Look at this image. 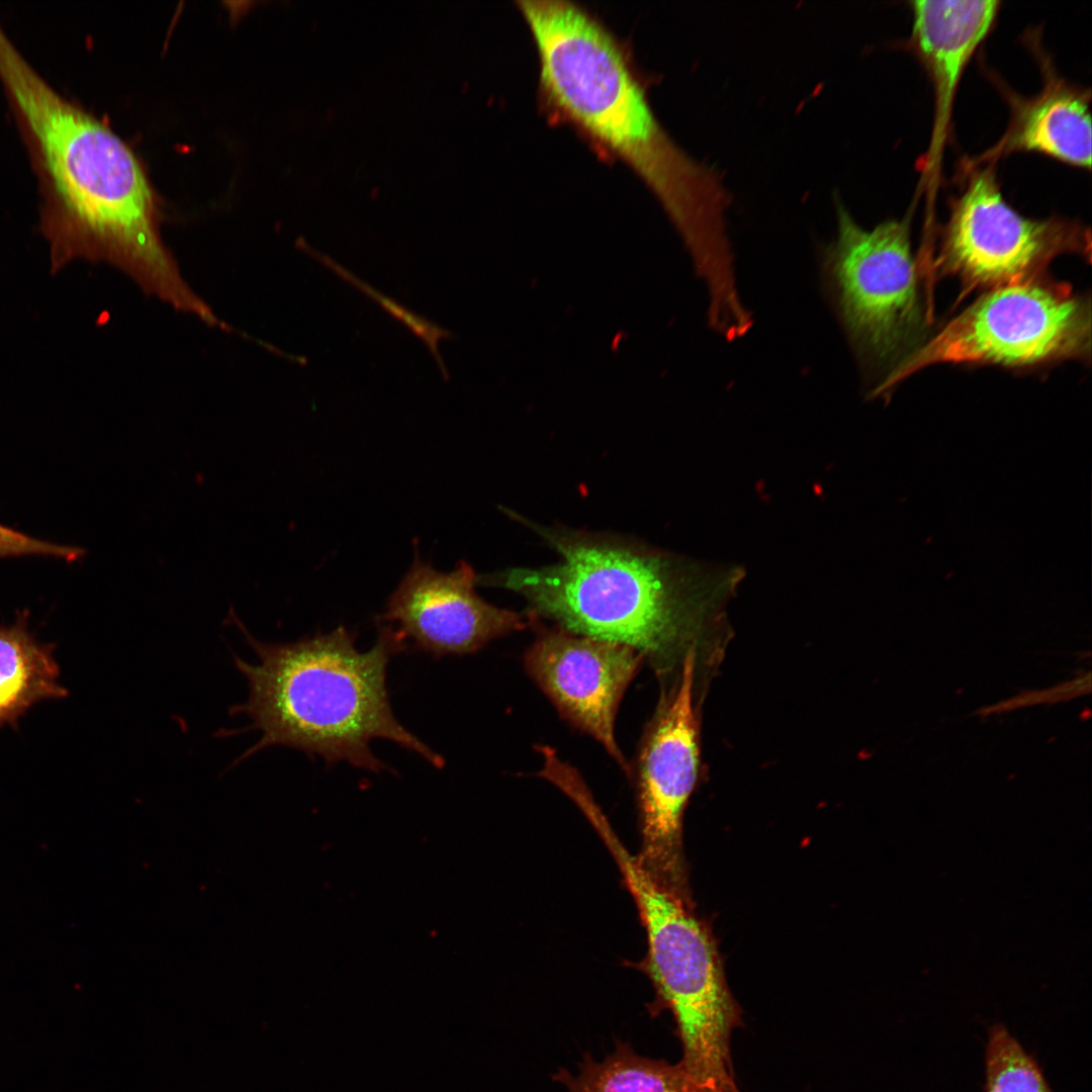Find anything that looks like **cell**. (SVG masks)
Instances as JSON below:
<instances>
[{"instance_id": "cell-1", "label": "cell", "mask_w": 1092, "mask_h": 1092, "mask_svg": "<svg viewBox=\"0 0 1092 1092\" xmlns=\"http://www.w3.org/2000/svg\"><path fill=\"white\" fill-rule=\"evenodd\" d=\"M0 78L40 179L54 268L76 258L103 261L176 310L206 318L210 307L163 242L150 187L127 146L52 88L1 25Z\"/></svg>"}, {"instance_id": "cell-2", "label": "cell", "mask_w": 1092, "mask_h": 1092, "mask_svg": "<svg viewBox=\"0 0 1092 1092\" xmlns=\"http://www.w3.org/2000/svg\"><path fill=\"white\" fill-rule=\"evenodd\" d=\"M533 36L544 100L601 149L624 162L661 202L703 278L734 269L721 172L668 133L622 47L596 16L568 0H520Z\"/></svg>"}, {"instance_id": "cell-3", "label": "cell", "mask_w": 1092, "mask_h": 1092, "mask_svg": "<svg viewBox=\"0 0 1092 1092\" xmlns=\"http://www.w3.org/2000/svg\"><path fill=\"white\" fill-rule=\"evenodd\" d=\"M554 549L552 565L476 576L525 598L533 616L567 632L628 645L656 672L682 664L745 576L737 564L699 561L612 536L529 523Z\"/></svg>"}, {"instance_id": "cell-4", "label": "cell", "mask_w": 1092, "mask_h": 1092, "mask_svg": "<svg viewBox=\"0 0 1092 1092\" xmlns=\"http://www.w3.org/2000/svg\"><path fill=\"white\" fill-rule=\"evenodd\" d=\"M257 662L235 655L248 684V699L233 707L261 738L240 760L273 745L322 756L373 772L390 770L370 748L385 739L408 749L437 768L445 759L399 723L390 706L386 671L392 656L407 645L391 625L379 629L367 651L355 646L356 634L343 626L291 643H265L238 621Z\"/></svg>"}, {"instance_id": "cell-5", "label": "cell", "mask_w": 1092, "mask_h": 1092, "mask_svg": "<svg viewBox=\"0 0 1092 1092\" xmlns=\"http://www.w3.org/2000/svg\"><path fill=\"white\" fill-rule=\"evenodd\" d=\"M646 932L645 970L657 998L671 1011L682 1045L680 1061L696 1092H741L731 1058V1036L742 1010L725 979L709 929L690 905L646 870L624 880Z\"/></svg>"}, {"instance_id": "cell-6", "label": "cell", "mask_w": 1092, "mask_h": 1092, "mask_svg": "<svg viewBox=\"0 0 1092 1092\" xmlns=\"http://www.w3.org/2000/svg\"><path fill=\"white\" fill-rule=\"evenodd\" d=\"M1089 301L1067 284L1034 278L990 289L908 354L872 391L878 396L927 366H1029L1090 354Z\"/></svg>"}, {"instance_id": "cell-7", "label": "cell", "mask_w": 1092, "mask_h": 1092, "mask_svg": "<svg viewBox=\"0 0 1092 1092\" xmlns=\"http://www.w3.org/2000/svg\"><path fill=\"white\" fill-rule=\"evenodd\" d=\"M834 202L837 233L822 256L826 290L864 368L892 372L922 318L908 223L887 220L868 231L838 196Z\"/></svg>"}, {"instance_id": "cell-8", "label": "cell", "mask_w": 1092, "mask_h": 1092, "mask_svg": "<svg viewBox=\"0 0 1092 1092\" xmlns=\"http://www.w3.org/2000/svg\"><path fill=\"white\" fill-rule=\"evenodd\" d=\"M1065 253L1089 259V234L1066 220L1022 216L1005 201L993 173L985 170L971 179L953 205L939 265L968 289H992L1037 278Z\"/></svg>"}, {"instance_id": "cell-9", "label": "cell", "mask_w": 1092, "mask_h": 1092, "mask_svg": "<svg viewBox=\"0 0 1092 1092\" xmlns=\"http://www.w3.org/2000/svg\"><path fill=\"white\" fill-rule=\"evenodd\" d=\"M695 656L694 651L688 653L676 686L662 698L638 759L642 836L638 857L664 888L689 905L681 827L699 770Z\"/></svg>"}, {"instance_id": "cell-10", "label": "cell", "mask_w": 1092, "mask_h": 1092, "mask_svg": "<svg viewBox=\"0 0 1092 1092\" xmlns=\"http://www.w3.org/2000/svg\"><path fill=\"white\" fill-rule=\"evenodd\" d=\"M643 655L610 640L557 628L544 631L525 655L528 673L558 711L629 770L615 738V719Z\"/></svg>"}, {"instance_id": "cell-11", "label": "cell", "mask_w": 1092, "mask_h": 1092, "mask_svg": "<svg viewBox=\"0 0 1092 1092\" xmlns=\"http://www.w3.org/2000/svg\"><path fill=\"white\" fill-rule=\"evenodd\" d=\"M476 576L462 560L450 572L436 570L416 551L379 621L397 623V631L413 640V647L435 657L474 653L493 639L524 629L519 614L476 594Z\"/></svg>"}, {"instance_id": "cell-12", "label": "cell", "mask_w": 1092, "mask_h": 1092, "mask_svg": "<svg viewBox=\"0 0 1092 1092\" xmlns=\"http://www.w3.org/2000/svg\"><path fill=\"white\" fill-rule=\"evenodd\" d=\"M997 1L912 2L913 38L933 81L939 124L957 85L997 16Z\"/></svg>"}, {"instance_id": "cell-13", "label": "cell", "mask_w": 1092, "mask_h": 1092, "mask_svg": "<svg viewBox=\"0 0 1092 1092\" xmlns=\"http://www.w3.org/2000/svg\"><path fill=\"white\" fill-rule=\"evenodd\" d=\"M54 644H42L28 629V612L15 622L0 625V728L18 727V721L43 700L64 699L60 666Z\"/></svg>"}, {"instance_id": "cell-14", "label": "cell", "mask_w": 1092, "mask_h": 1092, "mask_svg": "<svg viewBox=\"0 0 1092 1092\" xmlns=\"http://www.w3.org/2000/svg\"><path fill=\"white\" fill-rule=\"evenodd\" d=\"M1091 138L1085 97L1068 88L1052 87L1018 113L1007 147L1090 169Z\"/></svg>"}, {"instance_id": "cell-15", "label": "cell", "mask_w": 1092, "mask_h": 1092, "mask_svg": "<svg viewBox=\"0 0 1092 1092\" xmlns=\"http://www.w3.org/2000/svg\"><path fill=\"white\" fill-rule=\"evenodd\" d=\"M555 1078L568 1092H696L680 1062L639 1056L625 1042L602 1062L586 1057L576 1076L561 1070Z\"/></svg>"}, {"instance_id": "cell-16", "label": "cell", "mask_w": 1092, "mask_h": 1092, "mask_svg": "<svg viewBox=\"0 0 1092 1092\" xmlns=\"http://www.w3.org/2000/svg\"><path fill=\"white\" fill-rule=\"evenodd\" d=\"M985 1092H1054L1032 1054L1002 1023L989 1027Z\"/></svg>"}, {"instance_id": "cell-17", "label": "cell", "mask_w": 1092, "mask_h": 1092, "mask_svg": "<svg viewBox=\"0 0 1092 1092\" xmlns=\"http://www.w3.org/2000/svg\"><path fill=\"white\" fill-rule=\"evenodd\" d=\"M296 247L301 252L305 253L310 258L314 259L324 267H326L328 270L333 272L340 279L353 286L361 293L369 297L371 300L379 304L392 317L405 326L416 337H418L427 346L429 352L431 353L437 364L442 379L444 381H448L450 379V373L440 353L439 344L442 340L453 339L455 337L453 332L442 328L441 326L430 321L424 315H421L408 309L393 298L384 295L381 291L377 290L369 283L360 279L350 270L345 268L334 258L312 248L302 238H299L297 240Z\"/></svg>"}, {"instance_id": "cell-18", "label": "cell", "mask_w": 1092, "mask_h": 1092, "mask_svg": "<svg viewBox=\"0 0 1092 1092\" xmlns=\"http://www.w3.org/2000/svg\"><path fill=\"white\" fill-rule=\"evenodd\" d=\"M1091 691V672L1086 671L1075 678L1041 691H1026L994 705L983 707L975 714L988 716L1039 704H1056L1088 695Z\"/></svg>"}, {"instance_id": "cell-19", "label": "cell", "mask_w": 1092, "mask_h": 1092, "mask_svg": "<svg viewBox=\"0 0 1092 1092\" xmlns=\"http://www.w3.org/2000/svg\"><path fill=\"white\" fill-rule=\"evenodd\" d=\"M84 554L85 550L80 547L39 540L0 524V558L44 555L73 562L82 558Z\"/></svg>"}, {"instance_id": "cell-20", "label": "cell", "mask_w": 1092, "mask_h": 1092, "mask_svg": "<svg viewBox=\"0 0 1092 1092\" xmlns=\"http://www.w3.org/2000/svg\"><path fill=\"white\" fill-rule=\"evenodd\" d=\"M378 192H379V188L378 187H373L372 190L370 191V197L375 198L378 195Z\"/></svg>"}, {"instance_id": "cell-21", "label": "cell", "mask_w": 1092, "mask_h": 1092, "mask_svg": "<svg viewBox=\"0 0 1092 1092\" xmlns=\"http://www.w3.org/2000/svg\"><path fill=\"white\" fill-rule=\"evenodd\" d=\"M333 117H334V111H333V109H329L326 118H327L328 121H331L333 119Z\"/></svg>"}]
</instances>
